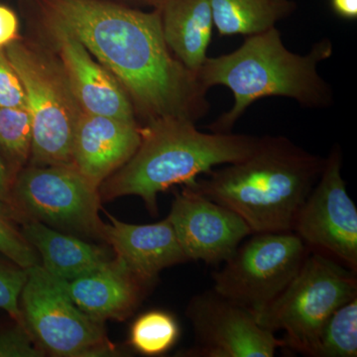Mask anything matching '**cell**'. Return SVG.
Here are the masks:
<instances>
[{
  "label": "cell",
  "instance_id": "cell-1",
  "mask_svg": "<svg viewBox=\"0 0 357 357\" xmlns=\"http://www.w3.org/2000/svg\"><path fill=\"white\" fill-rule=\"evenodd\" d=\"M22 2L41 24L79 39L147 121L176 116L197 122L208 114V91L167 46L157 9L147 13L112 0Z\"/></svg>",
  "mask_w": 357,
  "mask_h": 357
},
{
  "label": "cell",
  "instance_id": "cell-2",
  "mask_svg": "<svg viewBox=\"0 0 357 357\" xmlns=\"http://www.w3.org/2000/svg\"><path fill=\"white\" fill-rule=\"evenodd\" d=\"M325 161L285 136L265 135L245 158L213 168L185 187L234 211L252 234L293 231Z\"/></svg>",
  "mask_w": 357,
  "mask_h": 357
},
{
  "label": "cell",
  "instance_id": "cell-3",
  "mask_svg": "<svg viewBox=\"0 0 357 357\" xmlns=\"http://www.w3.org/2000/svg\"><path fill=\"white\" fill-rule=\"evenodd\" d=\"M333 54L331 39L312 44L304 55L289 50L276 27L246 36L236 50L206 58L197 73L199 84L208 91L222 86L234 96V105L208 128L229 133L248 107L265 98H286L310 109L333 105L332 86L319 75V65Z\"/></svg>",
  "mask_w": 357,
  "mask_h": 357
},
{
  "label": "cell",
  "instance_id": "cell-4",
  "mask_svg": "<svg viewBox=\"0 0 357 357\" xmlns=\"http://www.w3.org/2000/svg\"><path fill=\"white\" fill-rule=\"evenodd\" d=\"M140 135L135 153L98 191L103 201L139 197L153 215L158 213L159 192L191 185L217 166L245 158L258 140L246 134L203 132L196 122L176 116L148 121Z\"/></svg>",
  "mask_w": 357,
  "mask_h": 357
},
{
  "label": "cell",
  "instance_id": "cell-5",
  "mask_svg": "<svg viewBox=\"0 0 357 357\" xmlns=\"http://www.w3.org/2000/svg\"><path fill=\"white\" fill-rule=\"evenodd\" d=\"M4 51L20 77L31 117L30 165L73 164L75 130L83 110L60 61L20 39Z\"/></svg>",
  "mask_w": 357,
  "mask_h": 357
},
{
  "label": "cell",
  "instance_id": "cell-6",
  "mask_svg": "<svg viewBox=\"0 0 357 357\" xmlns=\"http://www.w3.org/2000/svg\"><path fill=\"white\" fill-rule=\"evenodd\" d=\"M356 297V272L331 256L309 251L293 280L256 319L271 332L283 331L286 347L314 357L326 319Z\"/></svg>",
  "mask_w": 357,
  "mask_h": 357
},
{
  "label": "cell",
  "instance_id": "cell-7",
  "mask_svg": "<svg viewBox=\"0 0 357 357\" xmlns=\"http://www.w3.org/2000/svg\"><path fill=\"white\" fill-rule=\"evenodd\" d=\"M27 272L20 309L25 328L44 352L64 357L117 354L107 337L105 323L82 312L58 279L41 264L28 268Z\"/></svg>",
  "mask_w": 357,
  "mask_h": 357
},
{
  "label": "cell",
  "instance_id": "cell-8",
  "mask_svg": "<svg viewBox=\"0 0 357 357\" xmlns=\"http://www.w3.org/2000/svg\"><path fill=\"white\" fill-rule=\"evenodd\" d=\"M213 272V290L257 314L299 272L309 253L294 231L253 234Z\"/></svg>",
  "mask_w": 357,
  "mask_h": 357
},
{
  "label": "cell",
  "instance_id": "cell-9",
  "mask_svg": "<svg viewBox=\"0 0 357 357\" xmlns=\"http://www.w3.org/2000/svg\"><path fill=\"white\" fill-rule=\"evenodd\" d=\"M98 190L73 164L30 165L16 176L13 198L24 220L103 241Z\"/></svg>",
  "mask_w": 357,
  "mask_h": 357
},
{
  "label": "cell",
  "instance_id": "cell-10",
  "mask_svg": "<svg viewBox=\"0 0 357 357\" xmlns=\"http://www.w3.org/2000/svg\"><path fill=\"white\" fill-rule=\"evenodd\" d=\"M342 167V149L335 145L298 213L293 231L307 248L357 273V208L347 191Z\"/></svg>",
  "mask_w": 357,
  "mask_h": 357
},
{
  "label": "cell",
  "instance_id": "cell-11",
  "mask_svg": "<svg viewBox=\"0 0 357 357\" xmlns=\"http://www.w3.org/2000/svg\"><path fill=\"white\" fill-rule=\"evenodd\" d=\"M195 333L188 357H273L284 340L263 328L248 309L215 290L196 296L185 312Z\"/></svg>",
  "mask_w": 357,
  "mask_h": 357
},
{
  "label": "cell",
  "instance_id": "cell-12",
  "mask_svg": "<svg viewBox=\"0 0 357 357\" xmlns=\"http://www.w3.org/2000/svg\"><path fill=\"white\" fill-rule=\"evenodd\" d=\"M167 218L187 259L206 264L225 263L252 234L234 211L185 185L176 192Z\"/></svg>",
  "mask_w": 357,
  "mask_h": 357
},
{
  "label": "cell",
  "instance_id": "cell-13",
  "mask_svg": "<svg viewBox=\"0 0 357 357\" xmlns=\"http://www.w3.org/2000/svg\"><path fill=\"white\" fill-rule=\"evenodd\" d=\"M43 26L51 33L59 61L82 110L86 114L136 121L132 102L116 77L96 62L74 35L57 26Z\"/></svg>",
  "mask_w": 357,
  "mask_h": 357
},
{
  "label": "cell",
  "instance_id": "cell-14",
  "mask_svg": "<svg viewBox=\"0 0 357 357\" xmlns=\"http://www.w3.org/2000/svg\"><path fill=\"white\" fill-rule=\"evenodd\" d=\"M141 140L136 121L82 112L73 142V165L100 185L135 153Z\"/></svg>",
  "mask_w": 357,
  "mask_h": 357
},
{
  "label": "cell",
  "instance_id": "cell-15",
  "mask_svg": "<svg viewBox=\"0 0 357 357\" xmlns=\"http://www.w3.org/2000/svg\"><path fill=\"white\" fill-rule=\"evenodd\" d=\"M103 241L112 246L114 259L142 280L153 283L165 268L188 261L168 218L150 225H132L107 215Z\"/></svg>",
  "mask_w": 357,
  "mask_h": 357
},
{
  "label": "cell",
  "instance_id": "cell-16",
  "mask_svg": "<svg viewBox=\"0 0 357 357\" xmlns=\"http://www.w3.org/2000/svg\"><path fill=\"white\" fill-rule=\"evenodd\" d=\"M59 281L82 312L103 323L131 316L152 284L131 273L114 258L100 269L75 280Z\"/></svg>",
  "mask_w": 357,
  "mask_h": 357
},
{
  "label": "cell",
  "instance_id": "cell-17",
  "mask_svg": "<svg viewBox=\"0 0 357 357\" xmlns=\"http://www.w3.org/2000/svg\"><path fill=\"white\" fill-rule=\"evenodd\" d=\"M21 232L41 257V266L58 280H75L100 269L112 260L105 246L63 234L33 218L21 223Z\"/></svg>",
  "mask_w": 357,
  "mask_h": 357
},
{
  "label": "cell",
  "instance_id": "cell-18",
  "mask_svg": "<svg viewBox=\"0 0 357 357\" xmlns=\"http://www.w3.org/2000/svg\"><path fill=\"white\" fill-rule=\"evenodd\" d=\"M167 46L178 62L197 75L208 58L213 37L211 0H157Z\"/></svg>",
  "mask_w": 357,
  "mask_h": 357
},
{
  "label": "cell",
  "instance_id": "cell-19",
  "mask_svg": "<svg viewBox=\"0 0 357 357\" xmlns=\"http://www.w3.org/2000/svg\"><path fill=\"white\" fill-rule=\"evenodd\" d=\"M220 36L259 34L276 27L297 10L294 0H211Z\"/></svg>",
  "mask_w": 357,
  "mask_h": 357
},
{
  "label": "cell",
  "instance_id": "cell-20",
  "mask_svg": "<svg viewBox=\"0 0 357 357\" xmlns=\"http://www.w3.org/2000/svg\"><path fill=\"white\" fill-rule=\"evenodd\" d=\"M180 337V326L170 312L149 311L136 319L130 328L129 344L143 356H162Z\"/></svg>",
  "mask_w": 357,
  "mask_h": 357
},
{
  "label": "cell",
  "instance_id": "cell-21",
  "mask_svg": "<svg viewBox=\"0 0 357 357\" xmlns=\"http://www.w3.org/2000/svg\"><path fill=\"white\" fill-rule=\"evenodd\" d=\"M31 143V117L26 107L0 105V151L15 178L29 161Z\"/></svg>",
  "mask_w": 357,
  "mask_h": 357
},
{
  "label": "cell",
  "instance_id": "cell-22",
  "mask_svg": "<svg viewBox=\"0 0 357 357\" xmlns=\"http://www.w3.org/2000/svg\"><path fill=\"white\" fill-rule=\"evenodd\" d=\"M357 297L331 314L321 328L314 357H356Z\"/></svg>",
  "mask_w": 357,
  "mask_h": 357
},
{
  "label": "cell",
  "instance_id": "cell-23",
  "mask_svg": "<svg viewBox=\"0 0 357 357\" xmlns=\"http://www.w3.org/2000/svg\"><path fill=\"white\" fill-rule=\"evenodd\" d=\"M25 268L0 257V309L6 311L17 325L25 326L20 309V295L27 280Z\"/></svg>",
  "mask_w": 357,
  "mask_h": 357
},
{
  "label": "cell",
  "instance_id": "cell-24",
  "mask_svg": "<svg viewBox=\"0 0 357 357\" xmlns=\"http://www.w3.org/2000/svg\"><path fill=\"white\" fill-rule=\"evenodd\" d=\"M0 255L25 269L40 264L37 251L26 241L16 223L2 213H0Z\"/></svg>",
  "mask_w": 357,
  "mask_h": 357
},
{
  "label": "cell",
  "instance_id": "cell-25",
  "mask_svg": "<svg viewBox=\"0 0 357 357\" xmlns=\"http://www.w3.org/2000/svg\"><path fill=\"white\" fill-rule=\"evenodd\" d=\"M44 354L25 326L16 324L0 332V357H40Z\"/></svg>",
  "mask_w": 357,
  "mask_h": 357
},
{
  "label": "cell",
  "instance_id": "cell-26",
  "mask_svg": "<svg viewBox=\"0 0 357 357\" xmlns=\"http://www.w3.org/2000/svg\"><path fill=\"white\" fill-rule=\"evenodd\" d=\"M0 105L26 107L22 84L4 50H0Z\"/></svg>",
  "mask_w": 357,
  "mask_h": 357
},
{
  "label": "cell",
  "instance_id": "cell-27",
  "mask_svg": "<svg viewBox=\"0 0 357 357\" xmlns=\"http://www.w3.org/2000/svg\"><path fill=\"white\" fill-rule=\"evenodd\" d=\"M15 177L11 173L6 160L0 155V213L17 223L24 222L13 198V184Z\"/></svg>",
  "mask_w": 357,
  "mask_h": 357
},
{
  "label": "cell",
  "instance_id": "cell-28",
  "mask_svg": "<svg viewBox=\"0 0 357 357\" xmlns=\"http://www.w3.org/2000/svg\"><path fill=\"white\" fill-rule=\"evenodd\" d=\"M20 39V20L13 9L0 4V50Z\"/></svg>",
  "mask_w": 357,
  "mask_h": 357
},
{
  "label": "cell",
  "instance_id": "cell-29",
  "mask_svg": "<svg viewBox=\"0 0 357 357\" xmlns=\"http://www.w3.org/2000/svg\"><path fill=\"white\" fill-rule=\"evenodd\" d=\"M330 3L338 17L345 20H357V0H330Z\"/></svg>",
  "mask_w": 357,
  "mask_h": 357
},
{
  "label": "cell",
  "instance_id": "cell-30",
  "mask_svg": "<svg viewBox=\"0 0 357 357\" xmlns=\"http://www.w3.org/2000/svg\"><path fill=\"white\" fill-rule=\"evenodd\" d=\"M129 1L135 2V3L142 4V6H148L154 7L157 0H129Z\"/></svg>",
  "mask_w": 357,
  "mask_h": 357
}]
</instances>
